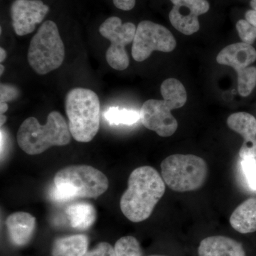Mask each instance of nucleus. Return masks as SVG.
<instances>
[{"label":"nucleus","mask_w":256,"mask_h":256,"mask_svg":"<svg viewBox=\"0 0 256 256\" xmlns=\"http://www.w3.org/2000/svg\"><path fill=\"white\" fill-rule=\"evenodd\" d=\"M65 58V47L56 24L46 21L30 42L28 54V64L40 75L60 68Z\"/></svg>","instance_id":"nucleus-6"},{"label":"nucleus","mask_w":256,"mask_h":256,"mask_svg":"<svg viewBox=\"0 0 256 256\" xmlns=\"http://www.w3.org/2000/svg\"><path fill=\"white\" fill-rule=\"evenodd\" d=\"M88 239L82 234L56 240L52 248L53 256H82L88 252Z\"/></svg>","instance_id":"nucleus-18"},{"label":"nucleus","mask_w":256,"mask_h":256,"mask_svg":"<svg viewBox=\"0 0 256 256\" xmlns=\"http://www.w3.org/2000/svg\"><path fill=\"white\" fill-rule=\"evenodd\" d=\"M164 192V182L158 171L152 166H140L128 178V188L121 197V210L130 222H142L150 216Z\"/></svg>","instance_id":"nucleus-1"},{"label":"nucleus","mask_w":256,"mask_h":256,"mask_svg":"<svg viewBox=\"0 0 256 256\" xmlns=\"http://www.w3.org/2000/svg\"><path fill=\"white\" fill-rule=\"evenodd\" d=\"M82 256H116V254L114 248L110 244L102 242L98 244L95 248L87 252Z\"/></svg>","instance_id":"nucleus-24"},{"label":"nucleus","mask_w":256,"mask_h":256,"mask_svg":"<svg viewBox=\"0 0 256 256\" xmlns=\"http://www.w3.org/2000/svg\"><path fill=\"white\" fill-rule=\"evenodd\" d=\"M237 32L242 42L252 45L256 40V26L248 22L247 20H240L237 22Z\"/></svg>","instance_id":"nucleus-21"},{"label":"nucleus","mask_w":256,"mask_h":256,"mask_svg":"<svg viewBox=\"0 0 256 256\" xmlns=\"http://www.w3.org/2000/svg\"><path fill=\"white\" fill-rule=\"evenodd\" d=\"M160 90L163 100H146L141 108L140 116L144 127L160 137H170L178 128V121L171 111L184 106L188 96L183 84L175 78L164 80Z\"/></svg>","instance_id":"nucleus-2"},{"label":"nucleus","mask_w":256,"mask_h":256,"mask_svg":"<svg viewBox=\"0 0 256 256\" xmlns=\"http://www.w3.org/2000/svg\"><path fill=\"white\" fill-rule=\"evenodd\" d=\"M6 116H5L4 114H1V116H0V126H1V127H2V126H4L5 122H6Z\"/></svg>","instance_id":"nucleus-30"},{"label":"nucleus","mask_w":256,"mask_h":256,"mask_svg":"<svg viewBox=\"0 0 256 256\" xmlns=\"http://www.w3.org/2000/svg\"><path fill=\"white\" fill-rule=\"evenodd\" d=\"M198 256H246L240 242L223 236L207 237L200 242Z\"/></svg>","instance_id":"nucleus-14"},{"label":"nucleus","mask_w":256,"mask_h":256,"mask_svg":"<svg viewBox=\"0 0 256 256\" xmlns=\"http://www.w3.org/2000/svg\"><path fill=\"white\" fill-rule=\"evenodd\" d=\"M252 9L256 11V0H252L250 2Z\"/></svg>","instance_id":"nucleus-31"},{"label":"nucleus","mask_w":256,"mask_h":256,"mask_svg":"<svg viewBox=\"0 0 256 256\" xmlns=\"http://www.w3.org/2000/svg\"><path fill=\"white\" fill-rule=\"evenodd\" d=\"M48 12L50 8L42 0H15L11 6L15 33L20 36L32 33Z\"/></svg>","instance_id":"nucleus-12"},{"label":"nucleus","mask_w":256,"mask_h":256,"mask_svg":"<svg viewBox=\"0 0 256 256\" xmlns=\"http://www.w3.org/2000/svg\"><path fill=\"white\" fill-rule=\"evenodd\" d=\"M9 236L18 246H23L31 240L36 227V218L26 212H16L6 220Z\"/></svg>","instance_id":"nucleus-15"},{"label":"nucleus","mask_w":256,"mask_h":256,"mask_svg":"<svg viewBox=\"0 0 256 256\" xmlns=\"http://www.w3.org/2000/svg\"><path fill=\"white\" fill-rule=\"evenodd\" d=\"M256 50L244 42L233 44L223 48L216 57L217 63L232 67L237 73L238 94L247 97L256 86Z\"/></svg>","instance_id":"nucleus-8"},{"label":"nucleus","mask_w":256,"mask_h":256,"mask_svg":"<svg viewBox=\"0 0 256 256\" xmlns=\"http://www.w3.org/2000/svg\"><path fill=\"white\" fill-rule=\"evenodd\" d=\"M234 230L242 234L256 232V198H248L234 210L230 220Z\"/></svg>","instance_id":"nucleus-16"},{"label":"nucleus","mask_w":256,"mask_h":256,"mask_svg":"<svg viewBox=\"0 0 256 256\" xmlns=\"http://www.w3.org/2000/svg\"><path fill=\"white\" fill-rule=\"evenodd\" d=\"M65 106L72 137L77 142H90L100 128L98 96L90 89L76 88L66 96Z\"/></svg>","instance_id":"nucleus-5"},{"label":"nucleus","mask_w":256,"mask_h":256,"mask_svg":"<svg viewBox=\"0 0 256 256\" xmlns=\"http://www.w3.org/2000/svg\"><path fill=\"white\" fill-rule=\"evenodd\" d=\"M136 0H114V4L118 9L129 11L136 6Z\"/></svg>","instance_id":"nucleus-25"},{"label":"nucleus","mask_w":256,"mask_h":256,"mask_svg":"<svg viewBox=\"0 0 256 256\" xmlns=\"http://www.w3.org/2000/svg\"><path fill=\"white\" fill-rule=\"evenodd\" d=\"M53 200L58 202L78 198H97L108 188L107 176L89 165H72L60 170L55 175Z\"/></svg>","instance_id":"nucleus-3"},{"label":"nucleus","mask_w":256,"mask_h":256,"mask_svg":"<svg viewBox=\"0 0 256 256\" xmlns=\"http://www.w3.org/2000/svg\"><path fill=\"white\" fill-rule=\"evenodd\" d=\"M158 256V255H154V256Z\"/></svg>","instance_id":"nucleus-33"},{"label":"nucleus","mask_w":256,"mask_h":256,"mask_svg":"<svg viewBox=\"0 0 256 256\" xmlns=\"http://www.w3.org/2000/svg\"><path fill=\"white\" fill-rule=\"evenodd\" d=\"M162 178L173 191H195L203 186L208 175L204 160L194 154H172L161 164Z\"/></svg>","instance_id":"nucleus-7"},{"label":"nucleus","mask_w":256,"mask_h":256,"mask_svg":"<svg viewBox=\"0 0 256 256\" xmlns=\"http://www.w3.org/2000/svg\"><path fill=\"white\" fill-rule=\"evenodd\" d=\"M66 214L74 228L87 230L95 222V208L86 202L72 204L66 208Z\"/></svg>","instance_id":"nucleus-17"},{"label":"nucleus","mask_w":256,"mask_h":256,"mask_svg":"<svg viewBox=\"0 0 256 256\" xmlns=\"http://www.w3.org/2000/svg\"><path fill=\"white\" fill-rule=\"evenodd\" d=\"M104 117L110 126H132L140 120L139 112L118 107H110L104 112Z\"/></svg>","instance_id":"nucleus-19"},{"label":"nucleus","mask_w":256,"mask_h":256,"mask_svg":"<svg viewBox=\"0 0 256 256\" xmlns=\"http://www.w3.org/2000/svg\"><path fill=\"white\" fill-rule=\"evenodd\" d=\"M227 124L244 138L239 156L242 160L256 158V119L254 116L245 112H236L229 116Z\"/></svg>","instance_id":"nucleus-13"},{"label":"nucleus","mask_w":256,"mask_h":256,"mask_svg":"<svg viewBox=\"0 0 256 256\" xmlns=\"http://www.w3.org/2000/svg\"><path fill=\"white\" fill-rule=\"evenodd\" d=\"M132 42V58L138 62H144L154 50L169 53L176 46L169 30L148 20L139 23Z\"/></svg>","instance_id":"nucleus-10"},{"label":"nucleus","mask_w":256,"mask_h":256,"mask_svg":"<svg viewBox=\"0 0 256 256\" xmlns=\"http://www.w3.org/2000/svg\"><path fill=\"white\" fill-rule=\"evenodd\" d=\"M114 250L116 256H142L139 242L130 236L122 237L117 240Z\"/></svg>","instance_id":"nucleus-20"},{"label":"nucleus","mask_w":256,"mask_h":256,"mask_svg":"<svg viewBox=\"0 0 256 256\" xmlns=\"http://www.w3.org/2000/svg\"><path fill=\"white\" fill-rule=\"evenodd\" d=\"M6 58V50H5L4 48H3L2 47H1V48H0V62H1V64L3 62H4L5 58Z\"/></svg>","instance_id":"nucleus-29"},{"label":"nucleus","mask_w":256,"mask_h":256,"mask_svg":"<svg viewBox=\"0 0 256 256\" xmlns=\"http://www.w3.org/2000/svg\"><path fill=\"white\" fill-rule=\"evenodd\" d=\"M242 169L246 178L249 186L256 191V158L242 160Z\"/></svg>","instance_id":"nucleus-22"},{"label":"nucleus","mask_w":256,"mask_h":256,"mask_svg":"<svg viewBox=\"0 0 256 256\" xmlns=\"http://www.w3.org/2000/svg\"><path fill=\"white\" fill-rule=\"evenodd\" d=\"M9 109L8 102H0V114H3Z\"/></svg>","instance_id":"nucleus-28"},{"label":"nucleus","mask_w":256,"mask_h":256,"mask_svg":"<svg viewBox=\"0 0 256 256\" xmlns=\"http://www.w3.org/2000/svg\"><path fill=\"white\" fill-rule=\"evenodd\" d=\"M70 130L63 116L57 111L48 114L46 124H41L36 118H28L18 128L16 140L26 154L43 153L50 146H66L70 142Z\"/></svg>","instance_id":"nucleus-4"},{"label":"nucleus","mask_w":256,"mask_h":256,"mask_svg":"<svg viewBox=\"0 0 256 256\" xmlns=\"http://www.w3.org/2000/svg\"><path fill=\"white\" fill-rule=\"evenodd\" d=\"M246 20L254 26H256V11L254 10H248L245 14Z\"/></svg>","instance_id":"nucleus-26"},{"label":"nucleus","mask_w":256,"mask_h":256,"mask_svg":"<svg viewBox=\"0 0 256 256\" xmlns=\"http://www.w3.org/2000/svg\"><path fill=\"white\" fill-rule=\"evenodd\" d=\"M136 30L134 24H122V20L118 16H111L100 25V34L110 42L106 57L111 68L124 70L129 66V57L126 46L134 40Z\"/></svg>","instance_id":"nucleus-9"},{"label":"nucleus","mask_w":256,"mask_h":256,"mask_svg":"<svg viewBox=\"0 0 256 256\" xmlns=\"http://www.w3.org/2000/svg\"><path fill=\"white\" fill-rule=\"evenodd\" d=\"M0 134H1V136H0V139H1V146H0V148H1V156H2L3 152H4V151L5 142H6V140H5L4 132L2 129L1 130Z\"/></svg>","instance_id":"nucleus-27"},{"label":"nucleus","mask_w":256,"mask_h":256,"mask_svg":"<svg viewBox=\"0 0 256 256\" xmlns=\"http://www.w3.org/2000/svg\"><path fill=\"white\" fill-rule=\"evenodd\" d=\"M20 90L13 85L2 84L0 86V102H8L18 98Z\"/></svg>","instance_id":"nucleus-23"},{"label":"nucleus","mask_w":256,"mask_h":256,"mask_svg":"<svg viewBox=\"0 0 256 256\" xmlns=\"http://www.w3.org/2000/svg\"><path fill=\"white\" fill-rule=\"evenodd\" d=\"M173 8L169 18L172 25L185 35H192L200 30L198 16L210 9L207 0H170Z\"/></svg>","instance_id":"nucleus-11"},{"label":"nucleus","mask_w":256,"mask_h":256,"mask_svg":"<svg viewBox=\"0 0 256 256\" xmlns=\"http://www.w3.org/2000/svg\"><path fill=\"white\" fill-rule=\"evenodd\" d=\"M0 70H1V72H0V75L2 76V74H4V66L2 64L1 65H0Z\"/></svg>","instance_id":"nucleus-32"}]
</instances>
